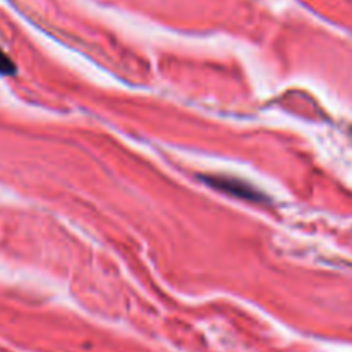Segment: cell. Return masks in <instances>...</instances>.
Instances as JSON below:
<instances>
[{"label": "cell", "mask_w": 352, "mask_h": 352, "mask_svg": "<svg viewBox=\"0 0 352 352\" xmlns=\"http://www.w3.org/2000/svg\"><path fill=\"white\" fill-rule=\"evenodd\" d=\"M217 191H223V192H229V195L234 196H241V198H246V199H260L258 192L254 191L253 188H250L248 184L244 182L236 181V179H227V177H212V179H206Z\"/></svg>", "instance_id": "1"}, {"label": "cell", "mask_w": 352, "mask_h": 352, "mask_svg": "<svg viewBox=\"0 0 352 352\" xmlns=\"http://www.w3.org/2000/svg\"><path fill=\"white\" fill-rule=\"evenodd\" d=\"M14 72V64L3 52H0V74H10Z\"/></svg>", "instance_id": "2"}]
</instances>
